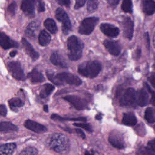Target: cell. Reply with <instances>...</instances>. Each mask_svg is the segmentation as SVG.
Listing matches in <instances>:
<instances>
[{
  "label": "cell",
  "mask_w": 155,
  "mask_h": 155,
  "mask_svg": "<svg viewBox=\"0 0 155 155\" xmlns=\"http://www.w3.org/2000/svg\"><path fill=\"white\" fill-rule=\"evenodd\" d=\"M48 147L61 154H66L70 147L69 139L62 134H52L47 140Z\"/></svg>",
  "instance_id": "6da1fadb"
},
{
  "label": "cell",
  "mask_w": 155,
  "mask_h": 155,
  "mask_svg": "<svg viewBox=\"0 0 155 155\" xmlns=\"http://www.w3.org/2000/svg\"><path fill=\"white\" fill-rule=\"evenodd\" d=\"M101 70V64L97 61H90L82 63L78 67V73L86 78H94Z\"/></svg>",
  "instance_id": "7a4b0ae2"
},
{
  "label": "cell",
  "mask_w": 155,
  "mask_h": 155,
  "mask_svg": "<svg viewBox=\"0 0 155 155\" xmlns=\"http://www.w3.org/2000/svg\"><path fill=\"white\" fill-rule=\"evenodd\" d=\"M67 48L69 51L68 58L71 61L79 59L82 54L83 43L75 36H71L67 39Z\"/></svg>",
  "instance_id": "3957f363"
},
{
  "label": "cell",
  "mask_w": 155,
  "mask_h": 155,
  "mask_svg": "<svg viewBox=\"0 0 155 155\" xmlns=\"http://www.w3.org/2000/svg\"><path fill=\"white\" fill-rule=\"evenodd\" d=\"M137 104V93L133 88H127L120 98V104L124 107H133Z\"/></svg>",
  "instance_id": "277c9868"
},
{
  "label": "cell",
  "mask_w": 155,
  "mask_h": 155,
  "mask_svg": "<svg viewBox=\"0 0 155 155\" xmlns=\"http://www.w3.org/2000/svg\"><path fill=\"white\" fill-rule=\"evenodd\" d=\"M99 21L97 17H89L84 19L79 27V33L81 35H90Z\"/></svg>",
  "instance_id": "5b68a950"
},
{
  "label": "cell",
  "mask_w": 155,
  "mask_h": 155,
  "mask_svg": "<svg viewBox=\"0 0 155 155\" xmlns=\"http://www.w3.org/2000/svg\"><path fill=\"white\" fill-rule=\"evenodd\" d=\"M56 18L62 22V30L64 35H67L71 30V24L67 13L61 8H58L55 13Z\"/></svg>",
  "instance_id": "8992f818"
},
{
  "label": "cell",
  "mask_w": 155,
  "mask_h": 155,
  "mask_svg": "<svg viewBox=\"0 0 155 155\" xmlns=\"http://www.w3.org/2000/svg\"><path fill=\"white\" fill-rule=\"evenodd\" d=\"M56 77L61 85L66 83L70 85L79 86L82 84V81L81 79L71 73L66 72L56 74Z\"/></svg>",
  "instance_id": "52a82bcc"
},
{
  "label": "cell",
  "mask_w": 155,
  "mask_h": 155,
  "mask_svg": "<svg viewBox=\"0 0 155 155\" xmlns=\"http://www.w3.org/2000/svg\"><path fill=\"white\" fill-rule=\"evenodd\" d=\"M8 69L12 76L17 80L24 81L25 74L21 65L18 62H10L8 64Z\"/></svg>",
  "instance_id": "ba28073f"
},
{
  "label": "cell",
  "mask_w": 155,
  "mask_h": 155,
  "mask_svg": "<svg viewBox=\"0 0 155 155\" xmlns=\"http://www.w3.org/2000/svg\"><path fill=\"white\" fill-rule=\"evenodd\" d=\"M64 100L68 102L76 110H82L86 109L88 107V103L86 100L79 96L74 95H68L63 97Z\"/></svg>",
  "instance_id": "9c48e42d"
},
{
  "label": "cell",
  "mask_w": 155,
  "mask_h": 155,
  "mask_svg": "<svg viewBox=\"0 0 155 155\" xmlns=\"http://www.w3.org/2000/svg\"><path fill=\"white\" fill-rule=\"evenodd\" d=\"M109 142L114 148L121 150L125 148V143L121 134L117 131L113 130L112 131L108 137Z\"/></svg>",
  "instance_id": "30bf717a"
},
{
  "label": "cell",
  "mask_w": 155,
  "mask_h": 155,
  "mask_svg": "<svg viewBox=\"0 0 155 155\" xmlns=\"http://www.w3.org/2000/svg\"><path fill=\"white\" fill-rule=\"evenodd\" d=\"M121 25L123 28V35L128 39H131L133 35L134 24L130 18L124 17L122 21Z\"/></svg>",
  "instance_id": "8fae6325"
},
{
  "label": "cell",
  "mask_w": 155,
  "mask_h": 155,
  "mask_svg": "<svg viewBox=\"0 0 155 155\" xmlns=\"http://www.w3.org/2000/svg\"><path fill=\"white\" fill-rule=\"evenodd\" d=\"M38 0H23L21 5L22 11L28 16H35V6Z\"/></svg>",
  "instance_id": "7c38bea8"
},
{
  "label": "cell",
  "mask_w": 155,
  "mask_h": 155,
  "mask_svg": "<svg viewBox=\"0 0 155 155\" xmlns=\"http://www.w3.org/2000/svg\"><path fill=\"white\" fill-rule=\"evenodd\" d=\"M100 29L104 35L110 38H115L119 33V30L117 27L107 23L102 24L100 25Z\"/></svg>",
  "instance_id": "4fadbf2b"
},
{
  "label": "cell",
  "mask_w": 155,
  "mask_h": 155,
  "mask_svg": "<svg viewBox=\"0 0 155 155\" xmlns=\"http://www.w3.org/2000/svg\"><path fill=\"white\" fill-rule=\"evenodd\" d=\"M104 45L108 51L113 56H118L120 53L121 48L119 43L117 41L105 40Z\"/></svg>",
  "instance_id": "5bb4252c"
},
{
  "label": "cell",
  "mask_w": 155,
  "mask_h": 155,
  "mask_svg": "<svg viewBox=\"0 0 155 155\" xmlns=\"http://www.w3.org/2000/svg\"><path fill=\"white\" fill-rule=\"evenodd\" d=\"M0 44L2 48L5 50L10 48H18L19 46L17 42L10 39L3 32H1L0 34Z\"/></svg>",
  "instance_id": "9a60e30c"
},
{
  "label": "cell",
  "mask_w": 155,
  "mask_h": 155,
  "mask_svg": "<svg viewBox=\"0 0 155 155\" xmlns=\"http://www.w3.org/2000/svg\"><path fill=\"white\" fill-rule=\"evenodd\" d=\"M24 127L27 129L36 133H43L47 131V130L45 126L31 120H27L24 122Z\"/></svg>",
  "instance_id": "2e32d148"
},
{
  "label": "cell",
  "mask_w": 155,
  "mask_h": 155,
  "mask_svg": "<svg viewBox=\"0 0 155 155\" xmlns=\"http://www.w3.org/2000/svg\"><path fill=\"white\" fill-rule=\"evenodd\" d=\"M21 43L25 53L32 59V60L36 61L39 58V53L34 50L32 45L24 38H22Z\"/></svg>",
  "instance_id": "e0dca14e"
},
{
  "label": "cell",
  "mask_w": 155,
  "mask_h": 155,
  "mask_svg": "<svg viewBox=\"0 0 155 155\" xmlns=\"http://www.w3.org/2000/svg\"><path fill=\"white\" fill-rule=\"evenodd\" d=\"M50 61L51 63L55 65L64 68L67 67V65L65 61V59L58 51H54L51 54L50 56Z\"/></svg>",
  "instance_id": "ac0fdd59"
},
{
  "label": "cell",
  "mask_w": 155,
  "mask_h": 155,
  "mask_svg": "<svg viewBox=\"0 0 155 155\" xmlns=\"http://www.w3.org/2000/svg\"><path fill=\"white\" fill-rule=\"evenodd\" d=\"M142 10L147 15H151L155 12L154 0H142Z\"/></svg>",
  "instance_id": "d6986e66"
},
{
  "label": "cell",
  "mask_w": 155,
  "mask_h": 155,
  "mask_svg": "<svg viewBox=\"0 0 155 155\" xmlns=\"http://www.w3.org/2000/svg\"><path fill=\"white\" fill-rule=\"evenodd\" d=\"M148 94L147 91L142 88L137 93V104L140 107H144L148 103Z\"/></svg>",
  "instance_id": "ffe728a7"
},
{
  "label": "cell",
  "mask_w": 155,
  "mask_h": 155,
  "mask_svg": "<svg viewBox=\"0 0 155 155\" xmlns=\"http://www.w3.org/2000/svg\"><path fill=\"white\" fill-rule=\"evenodd\" d=\"M27 77L33 83L42 82L45 81V78L42 74L36 68H33L31 72L28 73Z\"/></svg>",
  "instance_id": "44dd1931"
},
{
  "label": "cell",
  "mask_w": 155,
  "mask_h": 155,
  "mask_svg": "<svg viewBox=\"0 0 155 155\" xmlns=\"http://www.w3.org/2000/svg\"><path fill=\"white\" fill-rule=\"evenodd\" d=\"M39 27L38 22L36 21H33L30 22L25 29V34L30 38H35L36 35V32Z\"/></svg>",
  "instance_id": "7402d4cb"
},
{
  "label": "cell",
  "mask_w": 155,
  "mask_h": 155,
  "mask_svg": "<svg viewBox=\"0 0 155 155\" xmlns=\"http://www.w3.org/2000/svg\"><path fill=\"white\" fill-rule=\"evenodd\" d=\"M122 123L128 126H134L137 124V119L133 113H127L123 114Z\"/></svg>",
  "instance_id": "603a6c76"
},
{
  "label": "cell",
  "mask_w": 155,
  "mask_h": 155,
  "mask_svg": "<svg viewBox=\"0 0 155 155\" xmlns=\"http://www.w3.org/2000/svg\"><path fill=\"white\" fill-rule=\"evenodd\" d=\"M16 145L14 143H8L2 145L0 149V155H12Z\"/></svg>",
  "instance_id": "cb8c5ba5"
},
{
  "label": "cell",
  "mask_w": 155,
  "mask_h": 155,
  "mask_svg": "<svg viewBox=\"0 0 155 155\" xmlns=\"http://www.w3.org/2000/svg\"><path fill=\"white\" fill-rule=\"evenodd\" d=\"M51 41V36L45 30H42L38 36V42L41 46H47Z\"/></svg>",
  "instance_id": "d4e9b609"
},
{
  "label": "cell",
  "mask_w": 155,
  "mask_h": 155,
  "mask_svg": "<svg viewBox=\"0 0 155 155\" xmlns=\"http://www.w3.org/2000/svg\"><path fill=\"white\" fill-rule=\"evenodd\" d=\"M18 127L10 122H2L0 124V131L2 133H7L10 131H16Z\"/></svg>",
  "instance_id": "484cf974"
},
{
  "label": "cell",
  "mask_w": 155,
  "mask_h": 155,
  "mask_svg": "<svg viewBox=\"0 0 155 155\" xmlns=\"http://www.w3.org/2000/svg\"><path fill=\"white\" fill-rule=\"evenodd\" d=\"M54 87L50 84H45L44 85L42 90L40 91L39 96L41 98H46L52 93L54 90Z\"/></svg>",
  "instance_id": "4316f807"
},
{
  "label": "cell",
  "mask_w": 155,
  "mask_h": 155,
  "mask_svg": "<svg viewBox=\"0 0 155 155\" xmlns=\"http://www.w3.org/2000/svg\"><path fill=\"white\" fill-rule=\"evenodd\" d=\"M144 117L146 121L150 124L155 122V110L152 107H148L144 114Z\"/></svg>",
  "instance_id": "83f0119b"
},
{
  "label": "cell",
  "mask_w": 155,
  "mask_h": 155,
  "mask_svg": "<svg viewBox=\"0 0 155 155\" xmlns=\"http://www.w3.org/2000/svg\"><path fill=\"white\" fill-rule=\"evenodd\" d=\"M45 27L51 33L54 34L58 31V28L54 21L51 18H47L44 22Z\"/></svg>",
  "instance_id": "f1b7e54d"
},
{
  "label": "cell",
  "mask_w": 155,
  "mask_h": 155,
  "mask_svg": "<svg viewBox=\"0 0 155 155\" xmlns=\"http://www.w3.org/2000/svg\"><path fill=\"white\" fill-rule=\"evenodd\" d=\"M8 105L12 110L17 111L19 108L24 105V102L19 98L15 97L8 101Z\"/></svg>",
  "instance_id": "f546056e"
},
{
  "label": "cell",
  "mask_w": 155,
  "mask_h": 155,
  "mask_svg": "<svg viewBox=\"0 0 155 155\" xmlns=\"http://www.w3.org/2000/svg\"><path fill=\"white\" fill-rule=\"evenodd\" d=\"M122 10L126 13H132L133 12V4L131 0H123L122 5Z\"/></svg>",
  "instance_id": "4dcf8cb0"
},
{
  "label": "cell",
  "mask_w": 155,
  "mask_h": 155,
  "mask_svg": "<svg viewBox=\"0 0 155 155\" xmlns=\"http://www.w3.org/2000/svg\"><path fill=\"white\" fill-rule=\"evenodd\" d=\"M51 118L54 120H72V121H85L86 118L85 117H79V118H63L60 116H58L57 114H52L51 116Z\"/></svg>",
  "instance_id": "1f68e13d"
},
{
  "label": "cell",
  "mask_w": 155,
  "mask_h": 155,
  "mask_svg": "<svg viewBox=\"0 0 155 155\" xmlns=\"http://www.w3.org/2000/svg\"><path fill=\"white\" fill-rule=\"evenodd\" d=\"M137 155H155V154L148 147L142 146L137 150Z\"/></svg>",
  "instance_id": "d6a6232c"
},
{
  "label": "cell",
  "mask_w": 155,
  "mask_h": 155,
  "mask_svg": "<svg viewBox=\"0 0 155 155\" xmlns=\"http://www.w3.org/2000/svg\"><path fill=\"white\" fill-rule=\"evenodd\" d=\"M38 154V150L33 147H28L23 150L19 155H37Z\"/></svg>",
  "instance_id": "836d02e7"
},
{
  "label": "cell",
  "mask_w": 155,
  "mask_h": 155,
  "mask_svg": "<svg viewBox=\"0 0 155 155\" xmlns=\"http://www.w3.org/2000/svg\"><path fill=\"white\" fill-rule=\"evenodd\" d=\"M98 1L97 0H88L87 2V8L88 11L91 12L97 8Z\"/></svg>",
  "instance_id": "e575fe53"
},
{
  "label": "cell",
  "mask_w": 155,
  "mask_h": 155,
  "mask_svg": "<svg viewBox=\"0 0 155 155\" xmlns=\"http://www.w3.org/2000/svg\"><path fill=\"white\" fill-rule=\"evenodd\" d=\"M46 74L47 78L50 79V81H51L53 84H54L56 85H61V83L59 82V81L58 80V79L56 77V75L54 74V73L53 72H50L47 71L46 72Z\"/></svg>",
  "instance_id": "d590c367"
},
{
  "label": "cell",
  "mask_w": 155,
  "mask_h": 155,
  "mask_svg": "<svg viewBox=\"0 0 155 155\" xmlns=\"http://www.w3.org/2000/svg\"><path fill=\"white\" fill-rule=\"evenodd\" d=\"M73 125L76 127L82 128H83V129H84V130H85L88 131H90V132L92 131V127L88 124H86V123H74Z\"/></svg>",
  "instance_id": "8d00e7d4"
},
{
  "label": "cell",
  "mask_w": 155,
  "mask_h": 155,
  "mask_svg": "<svg viewBox=\"0 0 155 155\" xmlns=\"http://www.w3.org/2000/svg\"><path fill=\"white\" fill-rule=\"evenodd\" d=\"M16 7H17V5L16 4V2H13L12 3H11L7 8V10L8 12L11 15H14L16 10Z\"/></svg>",
  "instance_id": "74e56055"
},
{
  "label": "cell",
  "mask_w": 155,
  "mask_h": 155,
  "mask_svg": "<svg viewBox=\"0 0 155 155\" xmlns=\"http://www.w3.org/2000/svg\"><path fill=\"white\" fill-rule=\"evenodd\" d=\"M145 85L147 88V89L148 90V91L151 93V99H150V103L154 106L155 107V91H152L151 89L150 88V87L147 84H145Z\"/></svg>",
  "instance_id": "f35d334b"
},
{
  "label": "cell",
  "mask_w": 155,
  "mask_h": 155,
  "mask_svg": "<svg viewBox=\"0 0 155 155\" xmlns=\"http://www.w3.org/2000/svg\"><path fill=\"white\" fill-rule=\"evenodd\" d=\"M38 11L42 12L45 11V4L42 0H38Z\"/></svg>",
  "instance_id": "ab89813d"
},
{
  "label": "cell",
  "mask_w": 155,
  "mask_h": 155,
  "mask_svg": "<svg viewBox=\"0 0 155 155\" xmlns=\"http://www.w3.org/2000/svg\"><path fill=\"white\" fill-rule=\"evenodd\" d=\"M147 147L151 150L155 152V138L149 140L147 143Z\"/></svg>",
  "instance_id": "60d3db41"
},
{
  "label": "cell",
  "mask_w": 155,
  "mask_h": 155,
  "mask_svg": "<svg viewBox=\"0 0 155 155\" xmlns=\"http://www.w3.org/2000/svg\"><path fill=\"white\" fill-rule=\"evenodd\" d=\"M75 1H76V4L74 5V8L78 9L81 7H82L83 5H84L86 2V0H75Z\"/></svg>",
  "instance_id": "b9f144b4"
},
{
  "label": "cell",
  "mask_w": 155,
  "mask_h": 155,
  "mask_svg": "<svg viewBox=\"0 0 155 155\" xmlns=\"http://www.w3.org/2000/svg\"><path fill=\"white\" fill-rule=\"evenodd\" d=\"M148 80L151 84V85L155 88V73H152L148 78Z\"/></svg>",
  "instance_id": "7bdbcfd3"
},
{
  "label": "cell",
  "mask_w": 155,
  "mask_h": 155,
  "mask_svg": "<svg viewBox=\"0 0 155 155\" xmlns=\"http://www.w3.org/2000/svg\"><path fill=\"white\" fill-rule=\"evenodd\" d=\"M58 3L61 5H64L67 7L70 6V0H56Z\"/></svg>",
  "instance_id": "ee69618b"
},
{
  "label": "cell",
  "mask_w": 155,
  "mask_h": 155,
  "mask_svg": "<svg viewBox=\"0 0 155 155\" xmlns=\"http://www.w3.org/2000/svg\"><path fill=\"white\" fill-rule=\"evenodd\" d=\"M0 114L2 116H5L7 114V109L4 105H1L0 106Z\"/></svg>",
  "instance_id": "f6af8a7d"
},
{
  "label": "cell",
  "mask_w": 155,
  "mask_h": 155,
  "mask_svg": "<svg viewBox=\"0 0 155 155\" xmlns=\"http://www.w3.org/2000/svg\"><path fill=\"white\" fill-rule=\"evenodd\" d=\"M111 6H116L118 4L120 0H106Z\"/></svg>",
  "instance_id": "bcb514c9"
},
{
  "label": "cell",
  "mask_w": 155,
  "mask_h": 155,
  "mask_svg": "<svg viewBox=\"0 0 155 155\" xmlns=\"http://www.w3.org/2000/svg\"><path fill=\"white\" fill-rule=\"evenodd\" d=\"M75 131H76V132L82 138H83V139H85V133H84L81 129H76Z\"/></svg>",
  "instance_id": "7dc6e473"
},
{
  "label": "cell",
  "mask_w": 155,
  "mask_h": 155,
  "mask_svg": "<svg viewBox=\"0 0 155 155\" xmlns=\"http://www.w3.org/2000/svg\"><path fill=\"white\" fill-rule=\"evenodd\" d=\"M145 38H146V42L147 43V45L148 47H149L150 45V42H149V36H148V33H145Z\"/></svg>",
  "instance_id": "c3c4849f"
},
{
  "label": "cell",
  "mask_w": 155,
  "mask_h": 155,
  "mask_svg": "<svg viewBox=\"0 0 155 155\" xmlns=\"http://www.w3.org/2000/svg\"><path fill=\"white\" fill-rule=\"evenodd\" d=\"M17 54V51H11L10 53H9V55L11 56V57H14L16 56V54Z\"/></svg>",
  "instance_id": "681fc988"
},
{
  "label": "cell",
  "mask_w": 155,
  "mask_h": 155,
  "mask_svg": "<svg viewBox=\"0 0 155 155\" xmlns=\"http://www.w3.org/2000/svg\"><path fill=\"white\" fill-rule=\"evenodd\" d=\"M140 55V49H137V50H136V56L137 58H139Z\"/></svg>",
  "instance_id": "f907efd6"
},
{
  "label": "cell",
  "mask_w": 155,
  "mask_h": 155,
  "mask_svg": "<svg viewBox=\"0 0 155 155\" xmlns=\"http://www.w3.org/2000/svg\"><path fill=\"white\" fill-rule=\"evenodd\" d=\"M43 110L45 111V112H47L48 110V106L47 105H45L43 107Z\"/></svg>",
  "instance_id": "816d5d0a"
},
{
  "label": "cell",
  "mask_w": 155,
  "mask_h": 155,
  "mask_svg": "<svg viewBox=\"0 0 155 155\" xmlns=\"http://www.w3.org/2000/svg\"><path fill=\"white\" fill-rule=\"evenodd\" d=\"M85 155H93L92 153H90L89 151H86L85 152Z\"/></svg>",
  "instance_id": "f5cc1de1"
},
{
  "label": "cell",
  "mask_w": 155,
  "mask_h": 155,
  "mask_svg": "<svg viewBox=\"0 0 155 155\" xmlns=\"http://www.w3.org/2000/svg\"><path fill=\"white\" fill-rule=\"evenodd\" d=\"M96 119L100 120V119H101V116H100L99 115H96Z\"/></svg>",
  "instance_id": "db71d44e"
},
{
  "label": "cell",
  "mask_w": 155,
  "mask_h": 155,
  "mask_svg": "<svg viewBox=\"0 0 155 155\" xmlns=\"http://www.w3.org/2000/svg\"><path fill=\"white\" fill-rule=\"evenodd\" d=\"M154 69H155V64H154Z\"/></svg>",
  "instance_id": "11a10c76"
},
{
  "label": "cell",
  "mask_w": 155,
  "mask_h": 155,
  "mask_svg": "<svg viewBox=\"0 0 155 155\" xmlns=\"http://www.w3.org/2000/svg\"><path fill=\"white\" fill-rule=\"evenodd\" d=\"M154 43H155V36H154Z\"/></svg>",
  "instance_id": "9f6ffc18"
}]
</instances>
